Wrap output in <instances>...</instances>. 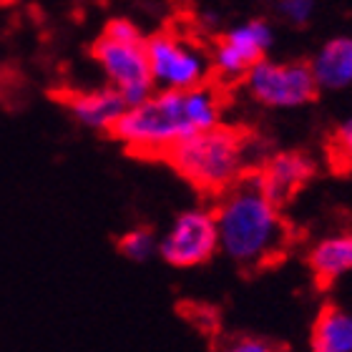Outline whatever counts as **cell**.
<instances>
[{"label": "cell", "instance_id": "obj_8", "mask_svg": "<svg viewBox=\"0 0 352 352\" xmlns=\"http://www.w3.org/2000/svg\"><path fill=\"white\" fill-rule=\"evenodd\" d=\"M272 41L274 36L267 21L239 23L217 41V48L209 56L212 71L224 81H239L257 60L267 58Z\"/></svg>", "mask_w": 352, "mask_h": 352}, {"label": "cell", "instance_id": "obj_12", "mask_svg": "<svg viewBox=\"0 0 352 352\" xmlns=\"http://www.w3.org/2000/svg\"><path fill=\"white\" fill-rule=\"evenodd\" d=\"M317 88L340 91L352 86V38H332L309 63Z\"/></svg>", "mask_w": 352, "mask_h": 352}, {"label": "cell", "instance_id": "obj_14", "mask_svg": "<svg viewBox=\"0 0 352 352\" xmlns=\"http://www.w3.org/2000/svg\"><path fill=\"white\" fill-rule=\"evenodd\" d=\"M159 250V239L151 229L136 227L118 239V252L131 262H148Z\"/></svg>", "mask_w": 352, "mask_h": 352}, {"label": "cell", "instance_id": "obj_5", "mask_svg": "<svg viewBox=\"0 0 352 352\" xmlns=\"http://www.w3.org/2000/svg\"><path fill=\"white\" fill-rule=\"evenodd\" d=\"M146 56L154 88L182 91L201 86L212 76V58L204 48L179 33H156L146 38Z\"/></svg>", "mask_w": 352, "mask_h": 352}, {"label": "cell", "instance_id": "obj_4", "mask_svg": "<svg viewBox=\"0 0 352 352\" xmlns=\"http://www.w3.org/2000/svg\"><path fill=\"white\" fill-rule=\"evenodd\" d=\"M94 58L109 86L121 94L126 106H136L154 94L146 38L141 36V30L131 21H111L94 43Z\"/></svg>", "mask_w": 352, "mask_h": 352}, {"label": "cell", "instance_id": "obj_9", "mask_svg": "<svg viewBox=\"0 0 352 352\" xmlns=\"http://www.w3.org/2000/svg\"><path fill=\"white\" fill-rule=\"evenodd\" d=\"M315 162L305 151H279L264 156L252 176L257 179L264 194L282 206L307 186L309 179L315 176Z\"/></svg>", "mask_w": 352, "mask_h": 352}, {"label": "cell", "instance_id": "obj_2", "mask_svg": "<svg viewBox=\"0 0 352 352\" xmlns=\"http://www.w3.org/2000/svg\"><path fill=\"white\" fill-rule=\"evenodd\" d=\"M214 221L219 252L244 270H262L279 262L292 239L282 206L264 194L252 174L219 194Z\"/></svg>", "mask_w": 352, "mask_h": 352}, {"label": "cell", "instance_id": "obj_13", "mask_svg": "<svg viewBox=\"0 0 352 352\" xmlns=\"http://www.w3.org/2000/svg\"><path fill=\"white\" fill-rule=\"evenodd\" d=\"M312 352H352V309H322L312 330Z\"/></svg>", "mask_w": 352, "mask_h": 352}, {"label": "cell", "instance_id": "obj_3", "mask_svg": "<svg viewBox=\"0 0 352 352\" xmlns=\"http://www.w3.org/2000/svg\"><path fill=\"white\" fill-rule=\"evenodd\" d=\"M194 189L219 197L257 166V144L239 129L214 126L179 141L164 156Z\"/></svg>", "mask_w": 352, "mask_h": 352}, {"label": "cell", "instance_id": "obj_16", "mask_svg": "<svg viewBox=\"0 0 352 352\" xmlns=\"http://www.w3.org/2000/svg\"><path fill=\"white\" fill-rule=\"evenodd\" d=\"M217 352H282L274 342L257 335H236V338L224 340Z\"/></svg>", "mask_w": 352, "mask_h": 352}, {"label": "cell", "instance_id": "obj_11", "mask_svg": "<svg viewBox=\"0 0 352 352\" xmlns=\"http://www.w3.org/2000/svg\"><path fill=\"white\" fill-rule=\"evenodd\" d=\"M307 264L322 285H332L345 274H352V232H340L315 242L307 252Z\"/></svg>", "mask_w": 352, "mask_h": 352}, {"label": "cell", "instance_id": "obj_7", "mask_svg": "<svg viewBox=\"0 0 352 352\" xmlns=\"http://www.w3.org/2000/svg\"><path fill=\"white\" fill-rule=\"evenodd\" d=\"M159 257L171 267L191 270L199 264H206L219 252V236H217V221L212 209L194 206L186 209L171 221L166 234L159 239Z\"/></svg>", "mask_w": 352, "mask_h": 352}, {"label": "cell", "instance_id": "obj_15", "mask_svg": "<svg viewBox=\"0 0 352 352\" xmlns=\"http://www.w3.org/2000/svg\"><path fill=\"white\" fill-rule=\"evenodd\" d=\"M327 154L335 169H352V116L332 131Z\"/></svg>", "mask_w": 352, "mask_h": 352}, {"label": "cell", "instance_id": "obj_6", "mask_svg": "<svg viewBox=\"0 0 352 352\" xmlns=\"http://www.w3.org/2000/svg\"><path fill=\"white\" fill-rule=\"evenodd\" d=\"M247 94L267 109H300L317 96L309 63H282V60H257L244 74Z\"/></svg>", "mask_w": 352, "mask_h": 352}, {"label": "cell", "instance_id": "obj_10", "mask_svg": "<svg viewBox=\"0 0 352 352\" xmlns=\"http://www.w3.org/2000/svg\"><path fill=\"white\" fill-rule=\"evenodd\" d=\"M66 109L76 124L91 131H113L126 111V101L116 88L103 86L94 91H76L66 96Z\"/></svg>", "mask_w": 352, "mask_h": 352}, {"label": "cell", "instance_id": "obj_1", "mask_svg": "<svg viewBox=\"0 0 352 352\" xmlns=\"http://www.w3.org/2000/svg\"><path fill=\"white\" fill-rule=\"evenodd\" d=\"M224 101L219 88L201 83L182 91L154 88V94L136 106H126L113 126V136L131 154L164 159L171 146L194 133L221 124Z\"/></svg>", "mask_w": 352, "mask_h": 352}, {"label": "cell", "instance_id": "obj_17", "mask_svg": "<svg viewBox=\"0 0 352 352\" xmlns=\"http://www.w3.org/2000/svg\"><path fill=\"white\" fill-rule=\"evenodd\" d=\"M279 15L292 25H307L315 13V0H279Z\"/></svg>", "mask_w": 352, "mask_h": 352}]
</instances>
